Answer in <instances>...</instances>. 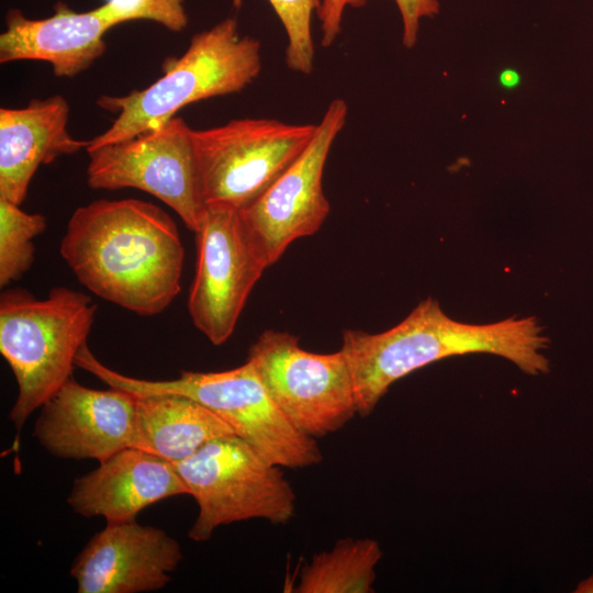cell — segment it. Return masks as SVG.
<instances>
[{
    "instance_id": "cell-1",
    "label": "cell",
    "mask_w": 593,
    "mask_h": 593,
    "mask_svg": "<svg viewBox=\"0 0 593 593\" xmlns=\"http://www.w3.org/2000/svg\"><path fill=\"white\" fill-rule=\"evenodd\" d=\"M59 253L89 291L138 315L160 314L181 289L177 224L150 202L100 199L79 206Z\"/></svg>"
},
{
    "instance_id": "cell-2",
    "label": "cell",
    "mask_w": 593,
    "mask_h": 593,
    "mask_svg": "<svg viewBox=\"0 0 593 593\" xmlns=\"http://www.w3.org/2000/svg\"><path fill=\"white\" fill-rule=\"evenodd\" d=\"M549 338L535 316L469 324L450 318L427 298L402 322L382 333H343L340 349L350 366L357 413L368 416L389 388L413 371L448 357L491 354L512 361L529 376L550 370L544 351Z\"/></svg>"
},
{
    "instance_id": "cell-3",
    "label": "cell",
    "mask_w": 593,
    "mask_h": 593,
    "mask_svg": "<svg viewBox=\"0 0 593 593\" xmlns=\"http://www.w3.org/2000/svg\"><path fill=\"white\" fill-rule=\"evenodd\" d=\"M261 67L260 42L242 36L237 21L226 18L194 34L183 55L167 58L164 75L147 88L100 97L97 104L118 116L90 139L86 150L157 128L188 104L239 92L259 76Z\"/></svg>"
},
{
    "instance_id": "cell-4",
    "label": "cell",
    "mask_w": 593,
    "mask_h": 593,
    "mask_svg": "<svg viewBox=\"0 0 593 593\" xmlns=\"http://www.w3.org/2000/svg\"><path fill=\"white\" fill-rule=\"evenodd\" d=\"M96 311L89 295L67 287L53 288L45 299L21 288L1 293L0 353L18 384L9 412L18 433L72 377L76 356L87 344Z\"/></svg>"
},
{
    "instance_id": "cell-5",
    "label": "cell",
    "mask_w": 593,
    "mask_h": 593,
    "mask_svg": "<svg viewBox=\"0 0 593 593\" xmlns=\"http://www.w3.org/2000/svg\"><path fill=\"white\" fill-rule=\"evenodd\" d=\"M87 372L108 387L135 396L180 395L208 407L272 463L284 468L318 465L323 455L315 440L295 428L275 403L254 366L219 372L182 370L171 380H147L120 373L91 356Z\"/></svg>"
},
{
    "instance_id": "cell-6",
    "label": "cell",
    "mask_w": 593,
    "mask_h": 593,
    "mask_svg": "<svg viewBox=\"0 0 593 593\" xmlns=\"http://www.w3.org/2000/svg\"><path fill=\"white\" fill-rule=\"evenodd\" d=\"M198 505L188 532L206 541L222 525L248 519L287 524L296 496L281 467L235 434L214 438L187 459L172 463Z\"/></svg>"
},
{
    "instance_id": "cell-7",
    "label": "cell",
    "mask_w": 593,
    "mask_h": 593,
    "mask_svg": "<svg viewBox=\"0 0 593 593\" xmlns=\"http://www.w3.org/2000/svg\"><path fill=\"white\" fill-rule=\"evenodd\" d=\"M316 126L246 118L193 130L201 194L206 209L240 211L251 204L304 152Z\"/></svg>"
},
{
    "instance_id": "cell-8",
    "label": "cell",
    "mask_w": 593,
    "mask_h": 593,
    "mask_svg": "<svg viewBox=\"0 0 593 593\" xmlns=\"http://www.w3.org/2000/svg\"><path fill=\"white\" fill-rule=\"evenodd\" d=\"M247 361L292 425L312 438L339 430L358 414L353 373L342 349L311 353L294 335L269 329L250 346Z\"/></svg>"
},
{
    "instance_id": "cell-9",
    "label": "cell",
    "mask_w": 593,
    "mask_h": 593,
    "mask_svg": "<svg viewBox=\"0 0 593 593\" xmlns=\"http://www.w3.org/2000/svg\"><path fill=\"white\" fill-rule=\"evenodd\" d=\"M192 128L174 116L157 128L87 150V183L96 190L134 188L171 208L197 232L203 202Z\"/></svg>"
},
{
    "instance_id": "cell-10",
    "label": "cell",
    "mask_w": 593,
    "mask_h": 593,
    "mask_svg": "<svg viewBox=\"0 0 593 593\" xmlns=\"http://www.w3.org/2000/svg\"><path fill=\"white\" fill-rule=\"evenodd\" d=\"M347 114L345 100L334 99L304 152L256 201L239 211L268 267L293 240L316 233L327 217L331 205L323 191V172Z\"/></svg>"
},
{
    "instance_id": "cell-11",
    "label": "cell",
    "mask_w": 593,
    "mask_h": 593,
    "mask_svg": "<svg viewBox=\"0 0 593 593\" xmlns=\"http://www.w3.org/2000/svg\"><path fill=\"white\" fill-rule=\"evenodd\" d=\"M195 238L198 258L188 311L194 326L219 346L233 334L249 293L268 265L239 211L206 209Z\"/></svg>"
},
{
    "instance_id": "cell-12",
    "label": "cell",
    "mask_w": 593,
    "mask_h": 593,
    "mask_svg": "<svg viewBox=\"0 0 593 593\" xmlns=\"http://www.w3.org/2000/svg\"><path fill=\"white\" fill-rule=\"evenodd\" d=\"M136 402L127 391L90 389L71 377L38 409L33 436L56 458L100 462L134 447Z\"/></svg>"
},
{
    "instance_id": "cell-13",
    "label": "cell",
    "mask_w": 593,
    "mask_h": 593,
    "mask_svg": "<svg viewBox=\"0 0 593 593\" xmlns=\"http://www.w3.org/2000/svg\"><path fill=\"white\" fill-rule=\"evenodd\" d=\"M181 545L166 530L135 521L107 523L75 558L78 593H143L164 589L182 560Z\"/></svg>"
},
{
    "instance_id": "cell-14",
    "label": "cell",
    "mask_w": 593,
    "mask_h": 593,
    "mask_svg": "<svg viewBox=\"0 0 593 593\" xmlns=\"http://www.w3.org/2000/svg\"><path fill=\"white\" fill-rule=\"evenodd\" d=\"M182 494L189 490L171 462L127 447L75 479L67 504L82 517L116 523L135 521L146 507Z\"/></svg>"
},
{
    "instance_id": "cell-15",
    "label": "cell",
    "mask_w": 593,
    "mask_h": 593,
    "mask_svg": "<svg viewBox=\"0 0 593 593\" xmlns=\"http://www.w3.org/2000/svg\"><path fill=\"white\" fill-rule=\"evenodd\" d=\"M113 26L98 8L77 12L57 2L52 16L38 20L10 9L0 35V63L47 61L55 76L71 78L104 54L103 36Z\"/></svg>"
},
{
    "instance_id": "cell-16",
    "label": "cell",
    "mask_w": 593,
    "mask_h": 593,
    "mask_svg": "<svg viewBox=\"0 0 593 593\" xmlns=\"http://www.w3.org/2000/svg\"><path fill=\"white\" fill-rule=\"evenodd\" d=\"M69 104L55 94L21 109H0V198L21 205L42 165L87 149L68 131Z\"/></svg>"
},
{
    "instance_id": "cell-17",
    "label": "cell",
    "mask_w": 593,
    "mask_h": 593,
    "mask_svg": "<svg viewBox=\"0 0 593 593\" xmlns=\"http://www.w3.org/2000/svg\"><path fill=\"white\" fill-rule=\"evenodd\" d=\"M136 398L134 447L171 463L187 459L214 438L235 434L224 419L191 399Z\"/></svg>"
},
{
    "instance_id": "cell-18",
    "label": "cell",
    "mask_w": 593,
    "mask_h": 593,
    "mask_svg": "<svg viewBox=\"0 0 593 593\" xmlns=\"http://www.w3.org/2000/svg\"><path fill=\"white\" fill-rule=\"evenodd\" d=\"M382 557L372 538H344L317 552L302 568L295 593H371Z\"/></svg>"
},
{
    "instance_id": "cell-19",
    "label": "cell",
    "mask_w": 593,
    "mask_h": 593,
    "mask_svg": "<svg viewBox=\"0 0 593 593\" xmlns=\"http://www.w3.org/2000/svg\"><path fill=\"white\" fill-rule=\"evenodd\" d=\"M46 219L27 213L0 198V286L19 280L34 262V238L46 230Z\"/></svg>"
},
{
    "instance_id": "cell-20",
    "label": "cell",
    "mask_w": 593,
    "mask_h": 593,
    "mask_svg": "<svg viewBox=\"0 0 593 593\" xmlns=\"http://www.w3.org/2000/svg\"><path fill=\"white\" fill-rule=\"evenodd\" d=\"M243 0H233L239 8ZM279 18L286 35L284 60L288 68L302 75L314 69V43L312 19L316 14L320 0H268Z\"/></svg>"
},
{
    "instance_id": "cell-21",
    "label": "cell",
    "mask_w": 593,
    "mask_h": 593,
    "mask_svg": "<svg viewBox=\"0 0 593 593\" xmlns=\"http://www.w3.org/2000/svg\"><path fill=\"white\" fill-rule=\"evenodd\" d=\"M98 10L114 26L134 20H149L171 32H181L188 24L183 0H105Z\"/></svg>"
},
{
    "instance_id": "cell-22",
    "label": "cell",
    "mask_w": 593,
    "mask_h": 593,
    "mask_svg": "<svg viewBox=\"0 0 593 593\" xmlns=\"http://www.w3.org/2000/svg\"><path fill=\"white\" fill-rule=\"evenodd\" d=\"M402 19V42L406 48H412L424 18H433L439 12L438 0H394Z\"/></svg>"
},
{
    "instance_id": "cell-23",
    "label": "cell",
    "mask_w": 593,
    "mask_h": 593,
    "mask_svg": "<svg viewBox=\"0 0 593 593\" xmlns=\"http://www.w3.org/2000/svg\"><path fill=\"white\" fill-rule=\"evenodd\" d=\"M367 0H320L316 12L321 29V44L331 46L342 32L344 12L347 8H360Z\"/></svg>"
},
{
    "instance_id": "cell-24",
    "label": "cell",
    "mask_w": 593,
    "mask_h": 593,
    "mask_svg": "<svg viewBox=\"0 0 593 593\" xmlns=\"http://www.w3.org/2000/svg\"><path fill=\"white\" fill-rule=\"evenodd\" d=\"M499 83L503 89L513 90L521 85L522 77L519 72L511 67L504 68L499 74Z\"/></svg>"
},
{
    "instance_id": "cell-25",
    "label": "cell",
    "mask_w": 593,
    "mask_h": 593,
    "mask_svg": "<svg viewBox=\"0 0 593 593\" xmlns=\"http://www.w3.org/2000/svg\"><path fill=\"white\" fill-rule=\"evenodd\" d=\"M577 593H593V575L584 581L580 582L577 590Z\"/></svg>"
}]
</instances>
